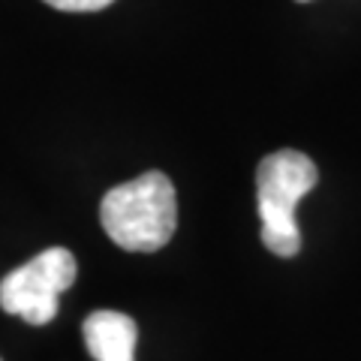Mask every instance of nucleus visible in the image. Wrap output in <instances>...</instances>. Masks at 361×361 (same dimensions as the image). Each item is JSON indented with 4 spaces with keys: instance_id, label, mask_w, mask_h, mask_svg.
I'll return each instance as SVG.
<instances>
[{
    "instance_id": "nucleus-1",
    "label": "nucleus",
    "mask_w": 361,
    "mask_h": 361,
    "mask_svg": "<svg viewBox=\"0 0 361 361\" xmlns=\"http://www.w3.org/2000/svg\"><path fill=\"white\" fill-rule=\"evenodd\" d=\"M99 223L111 241L130 253H154L178 229L175 184L163 172H145L111 187L99 202Z\"/></svg>"
},
{
    "instance_id": "nucleus-2",
    "label": "nucleus",
    "mask_w": 361,
    "mask_h": 361,
    "mask_svg": "<svg viewBox=\"0 0 361 361\" xmlns=\"http://www.w3.org/2000/svg\"><path fill=\"white\" fill-rule=\"evenodd\" d=\"M319 180V172L307 154L274 151L259 163L256 172V205L262 220V244L274 256H295L301 250V232L295 220L298 202Z\"/></svg>"
},
{
    "instance_id": "nucleus-3",
    "label": "nucleus",
    "mask_w": 361,
    "mask_h": 361,
    "mask_svg": "<svg viewBox=\"0 0 361 361\" xmlns=\"http://www.w3.org/2000/svg\"><path fill=\"white\" fill-rule=\"evenodd\" d=\"M78 262L66 247H51L0 280V307L30 325H45L58 316V301L75 283Z\"/></svg>"
},
{
    "instance_id": "nucleus-4",
    "label": "nucleus",
    "mask_w": 361,
    "mask_h": 361,
    "mask_svg": "<svg viewBox=\"0 0 361 361\" xmlns=\"http://www.w3.org/2000/svg\"><path fill=\"white\" fill-rule=\"evenodd\" d=\"M85 346L94 361H135L139 329L127 313L94 310L85 319Z\"/></svg>"
},
{
    "instance_id": "nucleus-5",
    "label": "nucleus",
    "mask_w": 361,
    "mask_h": 361,
    "mask_svg": "<svg viewBox=\"0 0 361 361\" xmlns=\"http://www.w3.org/2000/svg\"><path fill=\"white\" fill-rule=\"evenodd\" d=\"M45 4L63 9V13H97V9L115 4V0H45Z\"/></svg>"
},
{
    "instance_id": "nucleus-6",
    "label": "nucleus",
    "mask_w": 361,
    "mask_h": 361,
    "mask_svg": "<svg viewBox=\"0 0 361 361\" xmlns=\"http://www.w3.org/2000/svg\"><path fill=\"white\" fill-rule=\"evenodd\" d=\"M301 4H307V0H301Z\"/></svg>"
}]
</instances>
